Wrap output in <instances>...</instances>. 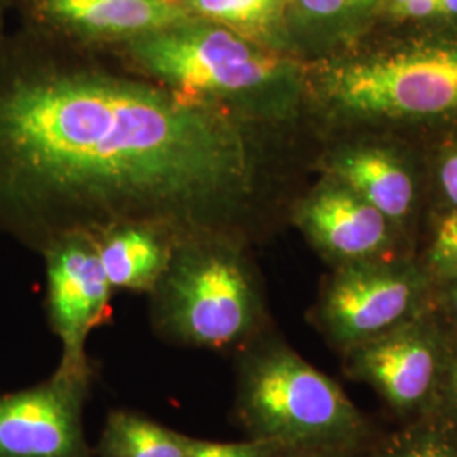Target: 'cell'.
Returning <instances> with one entry per match:
<instances>
[{"label": "cell", "mask_w": 457, "mask_h": 457, "mask_svg": "<svg viewBox=\"0 0 457 457\" xmlns=\"http://www.w3.org/2000/svg\"><path fill=\"white\" fill-rule=\"evenodd\" d=\"M445 341L422 320H405L345 353L347 375L368 383L402 417L436 407Z\"/></svg>", "instance_id": "7"}, {"label": "cell", "mask_w": 457, "mask_h": 457, "mask_svg": "<svg viewBox=\"0 0 457 457\" xmlns=\"http://www.w3.org/2000/svg\"><path fill=\"white\" fill-rule=\"evenodd\" d=\"M185 9L198 21L219 24L262 46L277 33L281 0H183Z\"/></svg>", "instance_id": "15"}, {"label": "cell", "mask_w": 457, "mask_h": 457, "mask_svg": "<svg viewBox=\"0 0 457 457\" xmlns=\"http://www.w3.org/2000/svg\"><path fill=\"white\" fill-rule=\"evenodd\" d=\"M328 98L345 112L373 117L457 111V46H428L339 66L326 79Z\"/></svg>", "instance_id": "5"}, {"label": "cell", "mask_w": 457, "mask_h": 457, "mask_svg": "<svg viewBox=\"0 0 457 457\" xmlns=\"http://www.w3.org/2000/svg\"><path fill=\"white\" fill-rule=\"evenodd\" d=\"M361 447H313L290 451L287 457H360Z\"/></svg>", "instance_id": "23"}, {"label": "cell", "mask_w": 457, "mask_h": 457, "mask_svg": "<svg viewBox=\"0 0 457 457\" xmlns=\"http://www.w3.org/2000/svg\"><path fill=\"white\" fill-rule=\"evenodd\" d=\"M253 177L226 105L0 45V228L36 251L122 226L232 241Z\"/></svg>", "instance_id": "1"}, {"label": "cell", "mask_w": 457, "mask_h": 457, "mask_svg": "<svg viewBox=\"0 0 457 457\" xmlns=\"http://www.w3.org/2000/svg\"><path fill=\"white\" fill-rule=\"evenodd\" d=\"M428 266L436 277L457 279V211L439 222L428 249Z\"/></svg>", "instance_id": "18"}, {"label": "cell", "mask_w": 457, "mask_h": 457, "mask_svg": "<svg viewBox=\"0 0 457 457\" xmlns=\"http://www.w3.org/2000/svg\"><path fill=\"white\" fill-rule=\"evenodd\" d=\"M126 45L149 80L226 107L290 88L294 65L277 53L207 21H188Z\"/></svg>", "instance_id": "4"}, {"label": "cell", "mask_w": 457, "mask_h": 457, "mask_svg": "<svg viewBox=\"0 0 457 457\" xmlns=\"http://www.w3.org/2000/svg\"><path fill=\"white\" fill-rule=\"evenodd\" d=\"M149 295L153 326L168 343L239 351L258 336L260 295L234 241L179 243Z\"/></svg>", "instance_id": "3"}, {"label": "cell", "mask_w": 457, "mask_h": 457, "mask_svg": "<svg viewBox=\"0 0 457 457\" xmlns=\"http://www.w3.org/2000/svg\"><path fill=\"white\" fill-rule=\"evenodd\" d=\"M2 5H4V0H0V29H2ZM0 45H2V36H0Z\"/></svg>", "instance_id": "26"}, {"label": "cell", "mask_w": 457, "mask_h": 457, "mask_svg": "<svg viewBox=\"0 0 457 457\" xmlns=\"http://www.w3.org/2000/svg\"><path fill=\"white\" fill-rule=\"evenodd\" d=\"M92 375L63 370L33 388L0 396V457H94L83 409Z\"/></svg>", "instance_id": "8"}, {"label": "cell", "mask_w": 457, "mask_h": 457, "mask_svg": "<svg viewBox=\"0 0 457 457\" xmlns=\"http://www.w3.org/2000/svg\"><path fill=\"white\" fill-rule=\"evenodd\" d=\"M48 278L49 324L63 345L60 370L92 375L85 344L111 313V283L94 237L68 236L43 251Z\"/></svg>", "instance_id": "9"}, {"label": "cell", "mask_w": 457, "mask_h": 457, "mask_svg": "<svg viewBox=\"0 0 457 457\" xmlns=\"http://www.w3.org/2000/svg\"><path fill=\"white\" fill-rule=\"evenodd\" d=\"M441 183L445 195L457 207V153L442 164Z\"/></svg>", "instance_id": "22"}, {"label": "cell", "mask_w": 457, "mask_h": 457, "mask_svg": "<svg viewBox=\"0 0 457 457\" xmlns=\"http://www.w3.org/2000/svg\"><path fill=\"white\" fill-rule=\"evenodd\" d=\"M31 24L82 41L129 43L194 21L183 0H22Z\"/></svg>", "instance_id": "10"}, {"label": "cell", "mask_w": 457, "mask_h": 457, "mask_svg": "<svg viewBox=\"0 0 457 457\" xmlns=\"http://www.w3.org/2000/svg\"><path fill=\"white\" fill-rule=\"evenodd\" d=\"M422 288V277L407 266L345 262L327 283L317 322L328 341L347 353L409 320Z\"/></svg>", "instance_id": "6"}, {"label": "cell", "mask_w": 457, "mask_h": 457, "mask_svg": "<svg viewBox=\"0 0 457 457\" xmlns=\"http://www.w3.org/2000/svg\"><path fill=\"white\" fill-rule=\"evenodd\" d=\"M185 437L143 413L112 410L100 430L98 457H187Z\"/></svg>", "instance_id": "14"}, {"label": "cell", "mask_w": 457, "mask_h": 457, "mask_svg": "<svg viewBox=\"0 0 457 457\" xmlns=\"http://www.w3.org/2000/svg\"><path fill=\"white\" fill-rule=\"evenodd\" d=\"M396 11L405 17L432 16L436 12H441V2L439 0H405Z\"/></svg>", "instance_id": "21"}, {"label": "cell", "mask_w": 457, "mask_h": 457, "mask_svg": "<svg viewBox=\"0 0 457 457\" xmlns=\"http://www.w3.org/2000/svg\"><path fill=\"white\" fill-rule=\"evenodd\" d=\"M441 2V12L445 14H457V0H439Z\"/></svg>", "instance_id": "25"}, {"label": "cell", "mask_w": 457, "mask_h": 457, "mask_svg": "<svg viewBox=\"0 0 457 457\" xmlns=\"http://www.w3.org/2000/svg\"><path fill=\"white\" fill-rule=\"evenodd\" d=\"M358 2L361 0H298L305 12L317 17L336 16Z\"/></svg>", "instance_id": "20"}, {"label": "cell", "mask_w": 457, "mask_h": 457, "mask_svg": "<svg viewBox=\"0 0 457 457\" xmlns=\"http://www.w3.org/2000/svg\"><path fill=\"white\" fill-rule=\"evenodd\" d=\"M432 413L457 425V343H445L441 378Z\"/></svg>", "instance_id": "19"}, {"label": "cell", "mask_w": 457, "mask_h": 457, "mask_svg": "<svg viewBox=\"0 0 457 457\" xmlns=\"http://www.w3.org/2000/svg\"><path fill=\"white\" fill-rule=\"evenodd\" d=\"M187 457H287L288 449L271 442L247 439L243 442L204 441L185 437Z\"/></svg>", "instance_id": "17"}, {"label": "cell", "mask_w": 457, "mask_h": 457, "mask_svg": "<svg viewBox=\"0 0 457 457\" xmlns=\"http://www.w3.org/2000/svg\"><path fill=\"white\" fill-rule=\"evenodd\" d=\"M447 300H449L451 311L454 312L457 315V279H453V285H451L449 294H447Z\"/></svg>", "instance_id": "24"}, {"label": "cell", "mask_w": 457, "mask_h": 457, "mask_svg": "<svg viewBox=\"0 0 457 457\" xmlns=\"http://www.w3.org/2000/svg\"><path fill=\"white\" fill-rule=\"evenodd\" d=\"M375 457H457V425L427 413L393 436Z\"/></svg>", "instance_id": "16"}, {"label": "cell", "mask_w": 457, "mask_h": 457, "mask_svg": "<svg viewBox=\"0 0 457 457\" xmlns=\"http://www.w3.org/2000/svg\"><path fill=\"white\" fill-rule=\"evenodd\" d=\"M405 0H393V4H395V9H398L402 4H403Z\"/></svg>", "instance_id": "27"}, {"label": "cell", "mask_w": 457, "mask_h": 457, "mask_svg": "<svg viewBox=\"0 0 457 457\" xmlns=\"http://www.w3.org/2000/svg\"><path fill=\"white\" fill-rule=\"evenodd\" d=\"M234 417L247 439L288 451L361 447L368 436L343 388L279 339L256 337L239 349Z\"/></svg>", "instance_id": "2"}, {"label": "cell", "mask_w": 457, "mask_h": 457, "mask_svg": "<svg viewBox=\"0 0 457 457\" xmlns=\"http://www.w3.org/2000/svg\"><path fill=\"white\" fill-rule=\"evenodd\" d=\"M386 217L351 192L328 187L312 195L300 226L327 256L344 262H370L388 243Z\"/></svg>", "instance_id": "11"}, {"label": "cell", "mask_w": 457, "mask_h": 457, "mask_svg": "<svg viewBox=\"0 0 457 457\" xmlns=\"http://www.w3.org/2000/svg\"><path fill=\"white\" fill-rule=\"evenodd\" d=\"M112 288L149 294L160 281L177 243L156 228L122 226L94 237Z\"/></svg>", "instance_id": "12"}, {"label": "cell", "mask_w": 457, "mask_h": 457, "mask_svg": "<svg viewBox=\"0 0 457 457\" xmlns=\"http://www.w3.org/2000/svg\"><path fill=\"white\" fill-rule=\"evenodd\" d=\"M332 171L351 192L373 205L386 219L407 215L413 181L403 164L381 149H353L337 156Z\"/></svg>", "instance_id": "13"}]
</instances>
